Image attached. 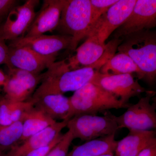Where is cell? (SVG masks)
Returning a JSON list of instances; mask_svg holds the SVG:
<instances>
[{
	"instance_id": "cell-20",
	"label": "cell",
	"mask_w": 156,
	"mask_h": 156,
	"mask_svg": "<svg viewBox=\"0 0 156 156\" xmlns=\"http://www.w3.org/2000/svg\"><path fill=\"white\" fill-rule=\"evenodd\" d=\"M99 72L104 74L118 75L136 73L140 80L139 69L131 58L126 53H115L101 67Z\"/></svg>"
},
{
	"instance_id": "cell-19",
	"label": "cell",
	"mask_w": 156,
	"mask_h": 156,
	"mask_svg": "<svg viewBox=\"0 0 156 156\" xmlns=\"http://www.w3.org/2000/svg\"><path fill=\"white\" fill-rule=\"evenodd\" d=\"M21 120L23 121V132L20 141L21 143L57 122L34 106L24 114Z\"/></svg>"
},
{
	"instance_id": "cell-14",
	"label": "cell",
	"mask_w": 156,
	"mask_h": 156,
	"mask_svg": "<svg viewBox=\"0 0 156 156\" xmlns=\"http://www.w3.org/2000/svg\"><path fill=\"white\" fill-rule=\"evenodd\" d=\"M66 0H44L23 37H34L56 30Z\"/></svg>"
},
{
	"instance_id": "cell-33",
	"label": "cell",
	"mask_w": 156,
	"mask_h": 156,
	"mask_svg": "<svg viewBox=\"0 0 156 156\" xmlns=\"http://www.w3.org/2000/svg\"><path fill=\"white\" fill-rule=\"evenodd\" d=\"M101 156H115L114 154H109L104 155Z\"/></svg>"
},
{
	"instance_id": "cell-18",
	"label": "cell",
	"mask_w": 156,
	"mask_h": 156,
	"mask_svg": "<svg viewBox=\"0 0 156 156\" xmlns=\"http://www.w3.org/2000/svg\"><path fill=\"white\" fill-rule=\"evenodd\" d=\"M115 134L99 137L75 146L67 156H101L114 154L117 141Z\"/></svg>"
},
{
	"instance_id": "cell-4",
	"label": "cell",
	"mask_w": 156,
	"mask_h": 156,
	"mask_svg": "<svg viewBox=\"0 0 156 156\" xmlns=\"http://www.w3.org/2000/svg\"><path fill=\"white\" fill-rule=\"evenodd\" d=\"M91 26L90 0H66L56 30L61 35L72 37L69 50L75 51L81 40L87 37Z\"/></svg>"
},
{
	"instance_id": "cell-15",
	"label": "cell",
	"mask_w": 156,
	"mask_h": 156,
	"mask_svg": "<svg viewBox=\"0 0 156 156\" xmlns=\"http://www.w3.org/2000/svg\"><path fill=\"white\" fill-rule=\"evenodd\" d=\"M67 121L56 122L38 133L32 135L27 139L9 151V156H26L31 151L45 146L51 143L66 128Z\"/></svg>"
},
{
	"instance_id": "cell-21",
	"label": "cell",
	"mask_w": 156,
	"mask_h": 156,
	"mask_svg": "<svg viewBox=\"0 0 156 156\" xmlns=\"http://www.w3.org/2000/svg\"><path fill=\"white\" fill-rule=\"evenodd\" d=\"M22 132V120L0 127V150L9 151L19 144Z\"/></svg>"
},
{
	"instance_id": "cell-25",
	"label": "cell",
	"mask_w": 156,
	"mask_h": 156,
	"mask_svg": "<svg viewBox=\"0 0 156 156\" xmlns=\"http://www.w3.org/2000/svg\"><path fill=\"white\" fill-rule=\"evenodd\" d=\"M74 139L71 132L68 130L63 134L61 140L47 156H67L69 148Z\"/></svg>"
},
{
	"instance_id": "cell-28",
	"label": "cell",
	"mask_w": 156,
	"mask_h": 156,
	"mask_svg": "<svg viewBox=\"0 0 156 156\" xmlns=\"http://www.w3.org/2000/svg\"><path fill=\"white\" fill-rule=\"evenodd\" d=\"M16 0H0V21L6 18L11 11L18 5Z\"/></svg>"
},
{
	"instance_id": "cell-9",
	"label": "cell",
	"mask_w": 156,
	"mask_h": 156,
	"mask_svg": "<svg viewBox=\"0 0 156 156\" xmlns=\"http://www.w3.org/2000/svg\"><path fill=\"white\" fill-rule=\"evenodd\" d=\"M90 82L111 93L125 104H129L131 98L139 97L147 91L131 74H104L98 71Z\"/></svg>"
},
{
	"instance_id": "cell-10",
	"label": "cell",
	"mask_w": 156,
	"mask_h": 156,
	"mask_svg": "<svg viewBox=\"0 0 156 156\" xmlns=\"http://www.w3.org/2000/svg\"><path fill=\"white\" fill-rule=\"evenodd\" d=\"M136 2V0H118L92 26L87 37H95L105 44L109 37L131 14Z\"/></svg>"
},
{
	"instance_id": "cell-1",
	"label": "cell",
	"mask_w": 156,
	"mask_h": 156,
	"mask_svg": "<svg viewBox=\"0 0 156 156\" xmlns=\"http://www.w3.org/2000/svg\"><path fill=\"white\" fill-rule=\"evenodd\" d=\"M113 46L108 45L105 53L96 63L90 66L67 71L44 78L34 92L31 98L36 99L49 94H61L75 92L91 82L95 73L115 53Z\"/></svg>"
},
{
	"instance_id": "cell-35",
	"label": "cell",
	"mask_w": 156,
	"mask_h": 156,
	"mask_svg": "<svg viewBox=\"0 0 156 156\" xmlns=\"http://www.w3.org/2000/svg\"><path fill=\"white\" fill-rule=\"evenodd\" d=\"M8 156V154L7 153H6L5 154V156Z\"/></svg>"
},
{
	"instance_id": "cell-11",
	"label": "cell",
	"mask_w": 156,
	"mask_h": 156,
	"mask_svg": "<svg viewBox=\"0 0 156 156\" xmlns=\"http://www.w3.org/2000/svg\"><path fill=\"white\" fill-rule=\"evenodd\" d=\"M38 0H27L11 11L5 22L0 25V38L12 41L24 36L36 16Z\"/></svg>"
},
{
	"instance_id": "cell-17",
	"label": "cell",
	"mask_w": 156,
	"mask_h": 156,
	"mask_svg": "<svg viewBox=\"0 0 156 156\" xmlns=\"http://www.w3.org/2000/svg\"><path fill=\"white\" fill-rule=\"evenodd\" d=\"M31 99L34 101V106L53 119L68 121L70 111L69 98L61 94H49Z\"/></svg>"
},
{
	"instance_id": "cell-27",
	"label": "cell",
	"mask_w": 156,
	"mask_h": 156,
	"mask_svg": "<svg viewBox=\"0 0 156 156\" xmlns=\"http://www.w3.org/2000/svg\"><path fill=\"white\" fill-rule=\"evenodd\" d=\"M63 134L60 133L50 144L31 151L26 156H47L52 149L61 140Z\"/></svg>"
},
{
	"instance_id": "cell-7",
	"label": "cell",
	"mask_w": 156,
	"mask_h": 156,
	"mask_svg": "<svg viewBox=\"0 0 156 156\" xmlns=\"http://www.w3.org/2000/svg\"><path fill=\"white\" fill-rule=\"evenodd\" d=\"M154 94L153 91H147L144 97L135 104L130 105L123 114L119 116L113 115L119 129L150 131L156 128V104L151 103Z\"/></svg>"
},
{
	"instance_id": "cell-31",
	"label": "cell",
	"mask_w": 156,
	"mask_h": 156,
	"mask_svg": "<svg viewBox=\"0 0 156 156\" xmlns=\"http://www.w3.org/2000/svg\"><path fill=\"white\" fill-rule=\"evenodd\" d=\"M8 79V75H6L0 69V85L3 87Z\"/></svg>"
},
{
	"instance_id": "cell-8",
	"label": "cell",
	"mask_w": 156,
	"mask_h": 156,
	"mask_svg": "<svg viewBox=\"0 0 156 156\" xmlns=\"http://www.w3.org/2000/svg\"><path fill=\"white\" fill-rule=\"evenodd\" d=\"M156 25V1L136 0L131 14L113 33L114 39L123 40L127 37L151 30Z\"/></svg>"
},
{
	"instance_id": "cell-5",
	"label": "cell",
	"mask_w": 156,
	"mask_h": 156,
	"mask_svg": "<svg viewBox=\"0 0 156 156\" xmlns=\"http://www.w3.org/2000/svg\"><path fill=\"white\" fill-rule=\"evenodd\" d=\"M66 127L74 138L86 141L115 134L118 125L110 112L103 116L83 114L74 116L68 120Z\"/></svg>"
},
{
	"instance_id": "cell-26",
	"label": "cell",
	"mask_w": 156,
	"mask_h": 156,
	"mask_svg": "<svg viewBox=\"0 0 156 156\" xmlns=\"http://www.w3.org/2000/svg\"><path fill=\"white\" fill-rule=\"evenodd\" d=\"M12 101L3 96L0 102V127L9 126L13 123L11 119Z\"/></svg>"
},
{
	"instance_id": "cell-24",
	"label": "cell",
	"mask_w": 156,
	"mask_h": 156,
	"mask_svg": "<svg viewBox=\"0 0 156 156\" xmlns=\"http://www.w3.org/2000/svg\"><path fill=\"white\" fill-rule=\"evenodd\" d=\"M118 1V0H90L92 12V26Z\"/></svg>"
},
{
	"instance_id": "cell-23",
	"label": "cell",
	"mask_w": 156,
	"mask_h": 156,
	"mask_svg": "<svg viewBox=\"0 0 156 156\" xmlns=\"http://www.w3.org/2000/svg\"><path fill=\"white\" fill-rule=\"evenodd\" d=\"M8 75L17 79L32 94L35 92L43 79L42 73L35 74L27 71L14 68L9 69Z\"/></svg>"
},
{
	"instance_id": "cell-2",
	"label": "cell",
	"mask_w": 156,
	"mask_h": 156,
	"mask_svg": "<svg viewBox=\"0 0 156 156\" xmlns=\"http://www.w3.org/2000/svg\"><path fill=\"white\" fill-rule=\"evenodd\" d=\"M117 50L134 61L140 71V80L150 85L154 83L156 76L155 31L147 30L127 37Z\"/></svg>"
},
{
	"instance_id": "cell-32",
	"label": "cell",
	"mask_w": 156,
	"mask_h": 156,
	"mask_svg": "<svg viewBox=\"0 0 156 156\" xmlns=\"http://www.w3.org/2000/svg\"><path fill=\"white\" fill-rule=\"evenodd\" d=\"M5 154V152L2 151L0 150V156H4Z\"/></svg>"
},
{
	"instance_id": "cell-36",
	"label": "cell",
	"mask_w": 156,
	"mask_h": 156,
	"mask_svg": "<svg viewBox=\"0 0 156 156\" xmlns=\"http://www.w3.org/2000/svg\"><path fill=\"white\" fill-rule=\"evenodd\" d=\"M1 87H2V86H1V85H0V88H1Z\"/></svg>"
},
{
	"instance_id": "cell-6",
	"label": "cell",
	"mask_w": 156,
	"mask_h": 156,
	"mask_svg": "<svg viewBox=\"0 0 156 156\" xmlns=\"http://www.w3.org/2000/svg\"><path fill=\"white\" fill-rule=\"evenodd\" d=\"M106 48L107 44L95 37H87L86 41L76 49L74 55L62 61H55L44 73V75L49 77L92 65L103 56Z\"/></svg>"
},
{
	"instance_id": "cell-34",
	"label": "cell",
	"mask_w": 156,
	"mask_h": 156,
	"mask_svg": "<svg viewBox=\"0 0 156 156\" xmlns=\"http://www.w3.org/2000/svg\"><path fill=\"white\" fill-rule=\"evenodd\" d=\"M3 97V96L0 95V102H1V101H2V99Z\"/></svg>"
},
{
	"instance_id": "cell-30",
	"label": "cell",
	"mask_w": 156,
	"mask_h": 156,
	"mask_svg": "<svg viewBox=\"0 0 156 156\" xmlns=\"http://www.w3.org/2000/svg\"><path fill=\"white\" fill-rule=\"evenodd\" d=\"M9 47L5 41L0 38V64H5L8 56Z\"/></svg>"
},
{
	"instance_id": "cell-13",
	"label": "cell",
	"mask_w": 156,
	"mask_h": 156,
	"mask_svg": "<svg viewBox=\"0 0 156 156\" xmlns=\"http://www.w3.org/2000/svg\"><path fill=\"white\" fill-rule=\"evenodd\" d=\"M56 56H42L26 48L9 47L5 64L9 69H17L40 74L56 61Z\"/></svg>"
},
{
	"instance_id": "cell-29",
	"label": "cell",
	"mask_w": 156,
	"mask_h": 156,
	"mask_svg": "<svg viewBox=\"0 0 156 156\" xmlns=\"http://www.w3.org/2000/svg\"><path fill=\"white\" fill-rule=\"evenodd\" d=\"M137 156H156V139L144 149Z\"/></svg>"
},
{
	"instance_id": "cell-22",
	"label": "cell",
	"mask_w": 156,
	"mask_h": 156,
	"mask_svg": "<svg viewBox=\"0 0 156 156\" xmlns=\"http://www.w3.org/2000/svg\"><path fill=\"white\" fill-rule=\"evenodd\" d=\"M5 97L14 101H24L30 98L32 93L16 78L8 76L3 86Z\"/></svg>"
},
{
	"instance_id": "cell-16",
	"label": "cell",
	"mask_w": 156,
	"mask_h": 156,
	"mask_svg": "<svg viewBox=\"0 0 156 156\" xmlns=\"http://www.w3.org/2000/svg\"><path fill=\"white\" fill-rule=\"evenodd\" d=\"M126 136L117 141L115 156H137L156 139L155 131L129 130Z\"/></svg>"
},
{
	"instance_id": "cell-3",
	"label": "cell",
	"mask_w": 156,
	"mask_h": 156,
	"mask_svg": "<svg viewBox=\"0 0 156 156\" xmlns=\"http://www.w3.org/2000/svg\"><path fill=\"white\" fill-rule=\"evenodd\" d=\"M70 111L69 120L77 115H96L111 109L128 108L125 104L100 87L89 82L74 92L69 98Z\"/></svg>"
},
{
	"instance_id": "cell-12",
	"label": "cell",
	"mask_w": 156,
	"mask_h": 156,
	"mask_svg": "<svg viewBox=\"0 0 156 156\" xmlns=\"http://www.w3.org/2000/svg\"><path fill=\"white\" fill-rule=\"evenodd\" d=\"M72 40V37L64 35L42 34L21 37L11 41L8 46L27 48L42 56H57L59 51L69 49Z\"/></svg>"
}]
</instances>
